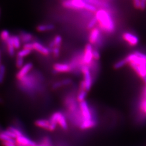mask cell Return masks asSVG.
I'll return each instance as SVG.
<instances>
[{
    "mask_svg": "<svg viewBox=\"0 0 146 146\" xmlns=\"http://www.w3.org/2000/svg\"><path fill=\"white\" fill-rule=\"evenodd\" d=\"M16 142L23 146H35L36 145V143L34 141L23 135L17 137L16 139Z\"/></svg>",
    "mask_w": 146,
    "mask_h": 146,
    "instance_id": "4fadbf2b",
    "label": "cell"
},
{
    "mask_svg": "<svg viewBox=\"0 0 146 146\" xmlns=\"http://www.w3.org/2000/svg\"><path fill=\"white\" fill-rule=\"evenodd\" d=\"M23 49H28L33 51L34 50V47H33V42H30L23 44Z\"/></svg>",
    "mask_w": 146,
    "mask_h": 146,
    "instance_id": "1f68e13d",
    "label": "cell"
},
{
    "mask_svg": "<svg viewBox=\"0 0 146 146\" xmlns=\"http://www.w3.org/2000/svg\"><path fill=\"white\" fill-rule=\"evenodd\" d=\"M0 16H1V8H0Z\"/></svg>",
    "mask_w": 146,
    "mask_h": 146,
    "instance_id": "ab89813d",
    "label": "cell"
},
{
    "mask_svg": "<svg viewBox=\"0 0 146 146\" xmlns=\"http://www.w3.org/2000/svg\"><path fill=\"white\" fill-rule=\"evenodd\" d=\"M2 102V100H1V99L0 98V102Z\"/></svg>",
    "mask_w": 146,
    "mask_h": 146,
    "instance_id": "f35d334b",
    "label": "cell"
},
{
    "mask_svg": "<svg viewBox=\"0 0 146 146\" xmlns=\"http://www.w3.org/2000/svg\"><path fill=\"white\" fill-rule=\"evenodd\" d=\"M127 61L125 60V58L124 59H122L120 61H117V62L115 63L114 64V68L115 69H119L120 68H122L123 67H124L126 64H127Z\"/></svg>",
    "mask_w": 146,
    "mask_h": 146,
    "instance_id": "484cf974",
    "label": "cell"
},
{
    "mask_svg": "<svg viewBox=\"0 0 146 146\" xmlns=\"http://www.w3.org/2000/svg\"><path fill=\"white\" fill-rule=\"evenodd\" d=\"M49 120L50 123L59 125L63 131H67L68 129V124L67 116L61 111H58L52 113L50 116Z\"/></svg>",
    "mask_w": 146,
    "mask_h": 146,
    "instance_id": "7a4b0ae2",
    "label": "cell"
},
{
    "mask_svg": "<svg viewBox=\"0 0 146 146\" xmlns=\"http://www.w3.org/2000/svg\"><path fill=\"white\" fill-rule=\"evenodd\" d=\"M1 60H2V52L0 50V66L2 65V63H1L2 61Z\"/></svg>",
    "mask_w": 146,
    "mask_h": 146,
    "instance_id": "74e56055",
    "label": "cell"
},
{
    "mask_svg": "<svg viewBox=\"0 0 146 146\" xmlns=\"http://www.w3.org/2000/svg\"><path fill=\"white\" fill-rule=\"evenodd\" d=\"M81 72L84 74V81L85 90L88 92L93 84V76L88 66L83 65L80 68Z\"/></svg>",
    "mask_w": 146,
    "mask_h": 146,
    "instance_id": "3957f363",
    "label": "cell"
},
{
    "mask_svg": "<svg viewBox=\"0 0 146 146\" xmlns=\"http://www.w3.org/2000/svg\"><path fill=\"white\" fill-rule=\"evenodd\" d=\"M6 49L8 54L11 58H14L15 56V49L13 46L12 40H11V35L10 38L5 43Z\"/></svg>",
    "mask_w": 146,
    "mask_h": 146,
    "instance_id": "5bb4252c",
    "label": "cell"
},
{
    "mask_svg": "<svg viewBox=\"0 0 146 146\" xmlns=\"http://www.w3.org/2000/svg\"><path fill=\"white\" fill-rule=\"evenodd\" d=\"M18 35L20 37L21 42L23 44L33 42L32 41L34 40V36L33 34L27 31H21L19 33Z\"/></svg>",
    "mask_w": 146,
    "mask_h": 146,
    "instance_id": "7c38bea8",
    "label": "cell"
},
{
    "mask_svg": "<svg viewBox=\"0 0 146 146\" xmlns=\"http://www.w3.org/2000/svg\"><path fill=\"white\" fill-rule=\"evenodd\" d=\"M33 68V64L31 62L26 63L25 65L20 69L19 71L17 73L16 75V78L18 80H21V79L25 78L31 69Z\"/></svg>",
    "mask_w": 146,
    "mask_h": 146,
    "instance_id": "8992f818",
    "label": "cell"
},
{
    "mask_svg": "<svg viewBox=\"0 0 146 146\" xmlns=\"http://www.w3.org/2000/svg\"><path fill=\"white\" fill-rule=\"evenodd\" d=\"M140 3H141V0H133V4L134 7L136 9H139L140 8Z\"/></svg>",
    "mask_w": 146,
    "mask_h": 146,
    "instance_id": "e575fe53",
    "label": "cell"
},
{
    "mask_svg": "<svg viewBox=\"0 0 146 146\" xmlns=\"http://www.w3.org/2000/svg\"><path fill=\"white\" fill-rule=\"evenodd\" d=\"M86 3L84 0H66L63 2L62 5L66 8L79 10L84 8Z\"/></svg>",
    "mask_w": 146,
    "mask_h": 146,
    "instance_id": "5b68a950",
    "label": "cell"
},
{
    "mask_svg": "<svg viewBox=\"0 0 146 146\" xmlns=\"http://www.w3.org/2000/svg\"><path fill=\"white\" fill-rule=\"evenodd\" d=\"M55 28L54 26L52 24L40 25L36 27V30L38 32H46L51 31Z\"/></svg>",
    "mask_w": 146,
    "mask_h": 146,
    "instance_id": "ac0fdd59",
    "label": "cell"
},
{
    "mask_svg": "<svg viewBox=\"0 0 146 146\" xmlns=\"http://www.w3.org/2000/svg\"><path fill=\"white\" fill-rule=\"evenodd\" d=\"M101 40V31L99 28H94L90 31L89 41L91 44H96Z\"/></svg>",
    "mask_w": 146,
    "mask_h": 146,
    "instance_id": "9c48e42d",
    "label": "cell"
},
{
    "mask_svg": "<svg viewBox=\"0 0 146 146\" xmlns=\"http://www.w3.org/2000/svg\"><path fill=\"white\" fill-rule=\"evenodd\" d=\"M11 40L13 46L15 50H19L20 49L22 44V42L20 37L18 35H11Z\"/></svg>",
    "mask_w": 146,
    "mask_h": 146,
    "instance_id": "d6986e66",
    "label": "cell"
},
{
    "mask_svg": "<svg viewBox=\"0 0 146 146\" xmlns=\"http://www.w3.org/2000/svg\"><path fill=\"white\" fill-rule=\"evenodd\" d=\"M3 133H5V135H7V136H8L9 137H10L12 139H15L17 138V136L15 134H14L13 132H11V131L8 130V129L7 130L3 131Z\"/></svg>",
    "mask_w": 146,
    "mask_h": 146,
    "instance_id": "836d02e7",
    "label": "cell"
},
{
    "mask_svg": "<svg viewBox=\"0 0 146 146\" xmlns=\"http://www.w3.org/2000/svg\"><path fill=\"white\" fill-rule=\"evenodd\" d=\"M62 41V38L60 35H56V36L54 38V39L50 42L49 44V48L50 49H52L55 47H60L61 43Z\"/></svg>",
    "mask_w": 146,
    "mask_h": 146,
    "instance_id": "e0dca14e",
    "label": "cell"
},
{
    "mask_svg": "<svg viewBox=\"0 0 146 146\" xmlns=\"http://www.w3.org/2000/svg\"><path fill=\"white\" fill-rule=\"evenodd\" d=\"M93 50L94 49L92 44H91L90 43L86 44L82 58L83 65H86L89 66L93 62Z\"/></svg>",
    "mask_w": 146,
    "mask_h": 146,
    "instance_id": "277c9868",
    "label": "cell"
},
{
    "mask_svg": "<svg viewBox=\"0 0 146 146\" xmlns=\"http://www.w3.org/2000/svg\"><path fill=\"white\" fill-rule=\"evenodd\" d=\"M93 59L95 61H98L100 58V54L98 50L97 49H94L93 52Z\"/></svg>",
    "mask_w": 146,
    "mask_h": 146,
    "instance_id": "d6a6232c",
    "label": "cell"
},
{
    "mask_svg": "<svg viewBox=\"0 0 146 146\" xmlns=\"http://www.w3.org/2000/svg\"><path fill=\"white\" fill-rule=\"evenodd\" d=\"M6 73V68L4 64L0 66V84H2L4 81Z\"/></svg>",
    "mask_w": 146,
    "mask_h": 146,
    "instance_id": "d4e9b609",
    "label": "cell"
},
{
    "mask_svg": "<svg viewBox=\"0 0 146 146\" xmlns=\"http://www.w3.org/2000/svg\"><path fill=\"white\" fill-rule=\"evenodd\" d=\"M11 36L10 32L7 29H4L0 32V40L5 44Z\"/></svg>",
    "mask_w": 146,
    "mask_h": 146,
    "instance_id": "ffe728a7",
    "label": "cell"
},
{
    "mask_svg": "<svg viewBox=\"0 0 146 146\" xmlns=\"http://www.w3.org/2000/svg\"><path fill=\"white\" fill-rule=\"evenodd\" d=\"M31 50H28V49H22L20 50V51H19L17 53V56H20L21 58H25L27 56L29 55L31 53Z\"/></svg>",
    "mask_w": 146,
    "mask_h": 146,
    "instance_id": "603a6c76",
    "label": "cell"
},
{
    "mask_svg": "<svg viewBox=\"0 0 146 146\" xmlns=\"http://www.w3.org/2000/svg\"><path fill=\"white\" fill-rule=\"evenodd\" d=\"M2 144L3 146H16L14 143H11L9 142H2Z\"/></svg>",
    "mask_w": 146,
    "mask_h": 146,
    "instance_id": "8d00e7d4",
    "label": "cell"
},
{
    "mask_svg": "<svg viewBox=\"0 0 146 146\" xmlns=\"http://www.w3.org/2000/svg\"><path fill=\"white\" fill-rule=\"evenodd\" d=\"M35 125L37 127L43 129L46 131H49L50 123L49 120L46 119H38L35 121Z\"/></svg>",
    "mask_w": 146,
    "mask_h": 146,
    "instance_id": "9a60e30c",
    "label": "cell"
},
{
    "mask_svg": "<svg viewBox=\"0 0 146 146\" xmlns=\"http://www.w3.org/2000/svg\"><path fill=\"white\" fill-rule=\"evenodd\" d=\"M53 70L56 73H69L72 71L70 64L64 63H55L53 66Z\"/></svg>",
    "mask_w": 146,
    "mask_h": 146,
    "instance_id": "ba28073f",
    "label": "cell"
},
{
    "mask_svg": "<svg viewBox=\"0 0 146 146\" xmlns=\"http://www.w3.org/2000/svg\"><path fill=\"white\" fill-rule=\"evenodd\" d=\"M52 52L55 58H57L59 56L60 53V47H55L52 49Z\"/></svg>",
    "mask_w": 146,
    "mask_h": 146,
    "instance_id": "4dcf8cb0",
    "label": "cell"
},
{
    "mask_svg": "<svg viewBox=\"0 0 146 146\" xmlns=\"http://www.w3.org/2000/svg\"><path fill=\"white\" fill-rule=\"evenodd\" d=\"M0 140L2 141V142H9L11 143H14L15 144L16 141L15 139H12L10 137H9L8 136L5 135V133H3V132L0 133Z\"/></svg>",
    "mask_w": 146,
    "mask_h": 146,
    "instance_id": "7402d4cb",
    "label": "cell"
},
{
    "mask_svg": "<svg viewBox=\"0 0 146 146\" xmlns=\"http://www.w3.org/2000/svg\"><path fill=\"white\" fill-rule=\"evenodd\" d=\"M15 65L16 68H18V69H20L22 68L25 65V58L16 56Z\"/></svg>",
    "mask_w": 146,
    "mask_h": 146,
    "instance_id": "cb8c5ba5",
    "label": "cell"
},
{
    "mask_svg": "<svg viewBox=\"0 0 146 146\" xmlns=\"http://www.w3.org/2000/svg\"><path fill=\"white\" fill-rule=\"evenodd\" d=\"M8 130L11 131V132H13L14 134H15L17 137H19V136H20L23 135V133L21 132V131L20 130H19L18 129L16 128L15 127H9L8 128Z\"/></svg>",
    "mask_w": 146,
    "mask_h": 146,
    "instance_id": "f1b7e54d",
    "label": "cell"
},
{
    "mask_svg": "<svg viewBox=\"0 0 146 146\" xmlns=\"http://www.w3.org/2000/svg\"><path fill=\"white\" fill-rule=\"evenodd\" d=\"M98 23V20L95 16H94L93 18L91 19V20L89 21V22L87 25V28L89 29H93L94 28V27L96 26V25Z\"/></svg>",
    "mask_w": 146,
    "mask_h": 146,
    "instance_id": "4316f807",
    "label": "cell"
},
{
    "mask_svg": "<svg viewBox=\"0 0 146 146\" xmlns=\"http://www.w3.org/2000/svg\"><path fill=\"white\" fill-rule=\"evenodd\" d=\"M140 110L141 111L146 115V98H143L140 104Z\"/></svg>",
    "mask_w": 146,
    "mask_h": 146,
    "instance_id": "f546056e",
    "label": "cell"
},
{
    "mask_svg": "<svg viewBox=\"0 0 146 146\" xmlns=\"http://www.w3.org/2000/svg\"><path fill=\"white\" fill-rule=\"evenodd\" d=\"M88 92L84 90L79 89L78 92L76 96V99L78 103L82 102L84 101H86V98H87Z\"/></svg>",
    "mask_w": 146,
    "mask_h": 146,
    "instance_id": "44dd1931",
    "label": "cell"
},
{
    "mask_svg": "<svg viewBox=\"0 0 146 146\" xmlns=\"http://www.w3.org/2000/svg\"><path fill=\"white\" fill-rule=\"evenodd\" d=\"M108 1H111V0H108Z\"/></svg>",
    "mask_w": 146,
    "mask_h": 146,
    "instance_id": "60d3db41",
    "label": "cell"
},
{
    "mask_svg": "<svg viewBox=\"0 0 146 146\" xmlns=\"http://www.w3.org/2000/svg\"><path fill=\"white\" fill-rule=\"evenodd\" d=\"M33 43L34 50H36L37 52H40L43 55H48L51 52L50 49L49 48L44 46L41 43L38 41H34Z\"/></svg>",
    "mask_w": 146,
    "mask_h": 146,
    "instance_id": "30bf717a",
    "label": "cell"
},
{
    "mask_svg": "<svg viewBox=\"0 0 146 146\" xmlns=\"http://www.w3.org/2000/svg\"><path fill=\"white\" fill-rule=\"evenodd\" d=\"M84 9H85L87 11H91V12H96V11H97L96 7L95 5H92V4H90L89 3H87V2H86V3L85 5Z\"/></svg>",
    "mask_w": 146,
    "mask_h": 146,
    "instance_id": "83f0119b",
    "label": "cell"
},
{
    "mask_svg": "<svg viewBox=\"0 0 146 146\" xmlns=\"http://www.w3.org/2000/svg\"><path fill=\"white\" fill-rule=\"evenodd\" d=\"M132 69L135 72L136 74L142 78H146V65H136L133 63H129Z\"/></svg>",
    "mask_w": 146,
    "mask_h": 146,
    "instance_id": "8fae6325",
    "label": "cell"
},
{
    "mask_svg": "<svg viewBox=\"0 0 146 146\" xmlns=\"http://www.w3.org/2000/svg\"><path fill=\"white\" fill-rule=\"evenodd\" d=\"M146 0H141V3H140V8L142 11H143L146 9Z\"/></svg>",
    "mask_w": 146,
    "mask_h": 146,
    "instance_id": "d590c367",
    "label": "cell"
},
{
    "mask_svg": "<svg viewBox=\"0 0 146 146\" xmlns=\"http://www.w3.org/2000/svg\"><path fill=\"white\" fill-rule=\"evenodd\" d=\"M95 16L96 17L100 28L102 31L109 34L114 31L115 22L108 11L99 9L96 11Z\"/></svg>",
    "mask_w": 146,
    "mask_h": 146,
    "instance_id": "6da1fadb",
    "label": "cell"
},
{
    "mask_svg": "<svg viewBox=\"0 0 146 146\" xmlns=\"http://www.w3.org/2000/svg\"><path fill=\"white\" fill-rule=\"evenodd\" d=\"M123 39L131 46H135L139 42L138 37L129 32H125L122 35Z\"/></svg>",
    "mask_w": 146,
    "mask_h": 146,
    "instance_id": "52a82bcc",
    "label": "cell"
},
{
    "mask_svg": "<svg viewBox=\"0 0 146 146\" xmlns=\"http://www.w3.org/2000/svg\"><path fill=\"white\" fill-rule=\"evenodd\" d=\"M72 80L71 79L66 78L61 81L55 82L52 84V88L54 90H56L63 86H67L68 85H70L72 84Z\"/></svg>",
    "mask_w": 146,
    "mask_h": 146,
    "instance_id": "2e32d148",
    "label": "cell"
}]
</instances>
